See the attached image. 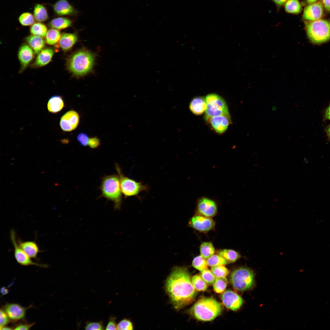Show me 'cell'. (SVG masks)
Instances as JSON below:
<instances>
[{
	"label": "cell",
	"mask_w": 330,
	"mask_h": 330,
	"mask_svg": "<svg viewBox=\"0 0 330 330\" xmlns=\"http://www.w3.org/2000/svg\"><path fill=\"white\" fill-rule=\"evenodd\" d=\"M64 105V101L61 96H53L48 101L47 108L49 112L56 113L61 111Z\"/></svg>",
	"instance_id": "cell-24"
},
{
	"label": "cell",
	"mask_w": 330,
	"mask_h": 330,
	"mask_svg": "<svg viewBox=\"0 0 330 330\" xmlns=\"http://www.w3.org/2000/svg\"><path fill=\"white\" fill-rule=\"evenodd\" d=\"M72 22L70 19L64 17H56L48 23L49 26L58 30L64 29L72 26Z\"/></svg>",
	"instance_id": "cell-25"
},
{
	"label": "cell",
	"mask_w": 330,
	"mask_h": 330,
	"mask_svg": "<svg viewBox=\"0 0 330 330\" xmlns=\"http://www.w3.org/2000/svg\"><path fill=\"white\" fill-rule=\"evenodd\" d=\"M96 57L95 53L87 49H80L67 58L66 68L73 76L83 77L92 71Z\"/></svg>",
	"instance_id": "cell-2"
},
{
	"label": "cell",
	"mask_w": 330,
	"mask_h": 330,
	"mask_svg": "<svg viewBox=\"0 0 330 330\" xmlns=\"http://www.w3.org/2000/svg\"><path fill=\"white\" fill-rule=\"evenodd\" d=\"M192 265L194 268L200 271L207 269L208 266L207 260L201 255L194 258Z\"/></svg>",
	"instance_id": "cell-36"
},
{
	"label": "cell",
	"mask_w": 330,
	"mask_h": 330,
	"mask_svg": "<svg viewBox=\"0 0 330 330\" xmlns=\"http://www.w3.org/2000/svg\"><path fill=\"white\" fill-rule=\"evenodd\" d=\"M116 168L119 177L121 191L125 198L136 196L147 189V185L125 176L117 164H116Z\"/></svg>",
	"instance_id": "cell-8"
},
{
	"label": "cell",
	"mask_w": 330,
	"mask_h": 330,
	"mask_svg": "<svg viewBox=\"0 0 330 330\" xmlns=\"http://www.w3.org/2000/svg\"><path fill=\"white\" fill-rule=\"evenodd\" d=\"M205 98L207 103L205 116L206 120L213 117L229 114L227 104L221 96L211 94Z\"/></svg>",
	"instance_id": "cell-7"
},
{
	"label": "cell",
	"mask_w": 330,
	"mask_h": 330,
	"mask_svg": "<svg viewBox=\"0 0 330 330\" xmlns=\"http://www.w3.org/2000/svg\"><path fill=\"white\" fill-rule=\"evenodd\" d=\"M88 145L91 148H97L100 145V140L97 137L91 138H89Z\"/></svg>",
	"instance_id": "cell-45"
},
{
	"label": "cell",
	"mask_w": 330,
	"mask_h": 330,
	"mask_svg": "<svg viewBox=\"0 0 330 330\" xmlns=\"http://www.w3.org/2000/svg\"><path fill=\"white\" fill-rule=\"evenodd\" d=\"M324 14L323 9L320 2L311 4L304 9L303 14V19L313 21L320 19Z\"/></svg>",
	"instance_id": "cell-15"
},
{
	"label": "cell",
	"mask_w": 330,
	"mask_h": 330,
	"mask_svg": "<svg viewBox=\"0 0 330 330\" xmlns=\"http://www.w3.org/2000/svg\"><path fill=\"white\" fill-rule=\"evenodd\" d=\"M77 139L78 142L82 146H86L88 144L89 138L86 133H79L77 136Z\"/></svg>",
	"instance_id": "cell-42"
},
{
	"label": "cell",
	"mask_w": 330,
	"mask_h": 330,
	"mask_svg": "<svg viewBox=\"0 0 330 330\" xmlns=\"http://www.w3.org/2000/svg\"><path fill=\"white\" fill-rule=\"evenodd\" d=\"M325 118L330 120V105L327 108L325 113Z\"/></svg>",
	"instance_id": "cell-48"
},
{
	"label": "cell",
	"mask_w": 330,
	"mask_h": 330,
	"mask_svg": "<svg viewBox=\"0 0 330 330\" xmlns=\"http://www.w3.org/2000/svg\"><path fill=\"white\" fill-rule=\"evenodd\" d=\"M189 107L191 112L194 114L197 115L202 114L206 109L205 98L197 97L193 98L190 103Z\"/></svg>",
	"instance_id": "cell-22"
},
{
	"label": "cell",
	"mask_w": 330,
	"mask_h": 330,
	"mask_svg": "<svg viewBox=\"0 0 330 330\" xmlns=\"http://www.w3.org/2000/svg\"><path fill=\"white\" fill-rule=\"evenodd\" d=\"M306 1L309 3L313 4L315 3L317 1V0H306Z\"/></svg>",
	"instance_id": "cell-50"
},
{
	"label": "cell",
	"mask_w": 330,
	"mask_h": 330,
	"mask_svg": "<svg viewBox=\"0 0 330 330\" xmlns=\"http://www.w3.org/2000/svg\"><path fill=\"white\" fill-rule=\"evenodd\" d=\"M84 328L86 330H104L105 327L102 321L99 322H88L86 323Z\"/></svg>",
	"instance_id": "cell-39"
},
{
	"label": "cell",
	"mask_w": 330,
	"mask_h": 330,
	"mask_svg": "<svg viewBox=\"0 0 330 330\" xmlns=\"http://www.w3.org/2000/svg\"><path fill=\"white\" fill-rule=\"evenodd\" d=\"M211 271L216 278L226 277L229 273V270L223 265L212 267Z\"/></svg>",
	"instance_id": "cell-37"
},
{
	"label": "cell",
	"mask_w": 330,
	"mask_h": 330,
	"mask_svg": "<svg viewBox=\"0 0 330 330\" xmlns=\"http://www.w3.org/2000/svg\"><path fill=\"white\" fill-rule=\"evenodd\" d=\"M15 231L12 229L10 231V238L14 248V255L17 262L24 266L34 265L42 268H46L48 266L34 262L19 245L16 240Z\"/></svg>",
	"instance_id": "cell-9"
},
{
	"label": "cell",
	"mask_w": 330,
	"mask_h": 330,
	"mask_svg": "<svg viewBox=\"0 0 330 330\" xmlns=\"http://www.w3.org/2000/svg\"><path fill=\"white\" fill-rule=\"evenodd\" d=\"M54 53L53 49L51 48L43 49L37 54L32 67L38 68L46 65L51 61Z\"/></svg>",
	"instance_id": "cell-19"
},
{
	"label": "cell",
	"mask_w": 330,
	"mask_h": 330,
	"mask_svg": "<svg viewBox=\"0 0 330 330\" xmlns=\"http://www.w3.org/2000/svg\"><path fill=\"white\" fill-rule=\"evenodd\" d=\"M207 121L210 122L215 131L222 134L227 130L230 122L229 114L223 115L212 117Z\"/></svg>",
	"instance_id": "cell-18"
},
{
	"label": "cell",
	"mask_w": 330,
	"mask_h": 330,
	"mask_svg": "<svg viewBox=\"0 0 330 330\" xmlns=\"http://www.w3.org/2000/svg\"><path fill=\"white\" fill-rule=\"evenodd\" d=\"M30 31L32 35L43 38L45 37L48 30L45 25L41 22H37L31 26Z\"/></svg>",
	"instance_id": "cell-29"
},
{
	"label": "cell",
	"mask_w": 330,
	"mask_h": 330,
	"mask_svg": "<svg viewBox=\"0 0 330 330\" xmlns=\"http://www.w3.org/2000/svg\"><path fill=\"white\" fill-rule=\"evenodd\" d=\"M25 41L35 54H38L45 46L46 41L42 38L33 35L27 37Z\"/></svg>",
	"instance_id": "cell-23"
},
{
	"label": "cell",
	"mask_w": 330,
	"mask_h": 330,
	"mask_svg": "<svg viewBox=\"0 0 330 330\" xmlns=\"http://www.w3.org/2000/svg\"><path fill=\"white\" fill-rule=\"evenodd\" d=\"M31 307L32 306H30L24 307L17 303H8L4 306L2 309L10 321L16 322L24 319L27 310Z\"/></svg>",
	"instance_id": "cell-12"
},
{
	"label": "cell",
	"mask_w": 330,
	"mask_h": 330,
	"mask_svg": "<svg viewBox=\"0 0 330 330\" xmlns=\"http://www.w3.org/2000/svg\"><path fill=\"white\" fill-rule=\"evenodd\" d=\"M165 288L171 303L177 310L191 303L196 296L190 273L185 266L173 268L166 280Z\"/></svg>",
	"instance_id": "cell-1"
},
{
	"label": "cell",
	"mask_w": 330,
	"mask_h": 330,
	"mask_svg": "<svg viewBox=\"0 0 330 330\" xmlns=\"http://www.w3.org/2000/svg\"><path fill=\"white\" fill-rule=\"evenodd\" d=\"M207 261L208 265L211 267L225 266L228 263L225 258L218 254L214 255L207 258Z\"/></svg>",
	"instance_id": "cell-35"
},
{
	"label": "cell",
	"mask_w": 330,
	"mask_h": 330,
	"mask_svg": "<svg viewBox=\"0 0 330 330\" xmlns=\"http://www.w3.org/2000/svg\"><path fill=\"white\" fill-rule=\"evenodd\" d=\"M217 254L225 258L228 262H235L240 257V253L233 250L223 249L217 252Z\"/></svg>",
	"instance_id": "cell-28"
},
{
	"label": "cell",
	"mask_w": 330,
	"mask_h": 330,
	"mask_svg": "<svg viewBox=\"0 0 330 330\" xmlns=\"http://www.w3.org/2000/svg\"><path fill=\"white\" fill-rule=\"evenodd\" d=\"M0 328L6 326L10 321L7 314L2 308H1L0 312Z\"/></svg>",
	"instance_id": "cell-41"
},
{
	"label": "cell",
	"mask_w": 330,
	"mask_h": 330,
	"mask_svg": "<svg viewBox=\"0 0 330 330\" xmlns=\"http://www.w3.org/2000/svg\"><path fill=\"white\" fill-rule=\"evenodd\" d=\"M13 329V328L7 326H5L0 328V330H12Z\"/></svg>",
	"instance_id": "cell-49"
},
{
	"label": "cell",
	"mask_w": 330,
	"mask_h": 330,
	"mask_svg": "<svg viewBox=\"0 0 330 330\" xmlns=\"http://www.w3.org/2000/svg\"><path fill=\"white\" fill-rule=\"evenodd\" d=\"M78 40V36L76 33H63L61 34L57 46H59L64 52L70 50Z\"/></svg>",
	"instance_id": "cell-20"
},
{
	"label": "cell",
	"mask_w": 330,
	"mask_h": 330,
	"mask_svg": "<svg viewBox=\"0 0 330 330\" xmlns=\"http://www.w3.org/2000/svg\"><path fill=\"white\" fill-rule=\"evenodd\" d=\"M230 281L235 290L244 291L252 288L255 284V275L251 269L240 267L234 270L230 276Z\"/></svg>",
	"instance_id": "cell-6"
},
{
	"label": "cell",
	"mask_w": 330,
	"mask_h": 330,
	"mask_svg": "<svg viewBox=\"0 0 330 330\" xmlns=\"http://www.w3.org/2000/svg\"><path fill=\"white\" fill-rule=\"evenodd\" d=\"M117 328L118 330H130L133 329V327L130 320L124 318L117 324Z\"/></svg>",
	"instance_id": "cell-40"
},
{
	"label": "cell",
	"mask_w": 330,
	"mask_h": 330,
	"mask_svg": "<svg viewBox=\"0 0 330 330\" xmlns=\"http://www.w3.org/2000/svg\"><path fill=\"white\" fill-rule=\"evenodd\" d=\"M286 11L292 14H296L302 10V6L298 0H287L284 4Z\"/></svg>",
	"instance_id": "cell-31"
},
{
	"label": "cell",
	"mask_w": 330,
	"mask_h": 330,
	"mask_svg": "<svg viewBox=\"0 0 330 330\" xmlns=\"http://www.w3.org/2000/svg\"><path fill=\"white\" fill-rule=\"evenodd\" d=\"M4 288H3L2 289V293L4 294H5L6 293H8V290L7 289Z\"/></svg>",
	"instance_id": "cell-51"
},
{
	"label": "cell",
	"mask_w": 330,
	"mask_h": 330,
	"mask_svg": "<svg viewBox=\"0 0 330 330\" xmlns=\"http://www.w3.org/2000/svg\"><path fill=\"white\" fill-rule=\"evenodd\" d=\"M328 134L329 136L330 137V126H329V128H328Z\"/></svg>",
	"instance_id": "cell-52"
},
{
	"label": "cell",
	"mask_w": 330,
	"mask_h": 330,
	"mask_svg": "<svg viewBox=\"0 0 330 330\" xmlns=\"http://www.w3.org/2000/svg\"><path fill=\"white\" fill-rule=\"evenodd\" d=\"M189 225L200 232H207L214 228L215 222L211 218L196 214L189 220Z\"/></svg>",
	"instance_id": "cell-11"
},
{
	"label": "cell",
	"mask_w": 330,
	"mask_h": 330,
	"mask_svg": "<svg viewBox=\"0 0 330 330\" xmlns=\"http://www.w3.org/2000/svg\"><path fill=\"white\" fill-rule=\"evenodd\" d=\"M102 196L114 203L115 210H119L122 195L119 175L115 174L105 176L100 186Z\"/></svg>",
	"instance_id": "cell-4"
},
{
	"label": "cell",
	"mask_w": 330,
	"mask_h": 330,
	"mask_svg": "<svg viewBox=\"0 0 330 330\" xmlns=\"http://www.w3.org/2000/svg\"><path fill=\"white\" fill-rule=\"evenodd\" d=\"M116 317L111 316L109 319L108 324L106 327V330H117V324L116 321Z\"/></svg>",
	"instance_id": "cell-44"
},
{
	"label": "cell",
	"mask_w": 330,
	"mask_h": 330,
	"mask_svg": "<svg viewBox=\"0 0 330 330\" xmlns=\"http://www.w3.org/2000/svg\"><path fill=\"white\" fill-rule=\"evenodd\" d=\"M200 251L201 255L207 259L215 254V250L211 243L206 242L201 244Z\"/></svg>",
	"instance_id": "cell-30"
},
{
	"label": "cell",
	"mask_w": 330,
	"mask_h": 330,
	"mask_svg": "<svg viewBox=\"0 0 330 330\" xmlns=\"http://www.w3.org/2000/svg\"><path fill=\"white\" fill-rule=\"evenodd\" d=\"M308 38L314 43L320 44L330 39V21L324 19L306 22Z\"/></svg>",
	"instance_id": "cell-5"
},
{
	"label": "cell",
	"mask_w": 330,
	"mask_h": 330,
	"mask_svg": "<svg viewBox=\"0 0 330 330\" xmlns=\"http://www.w3.org/2000/svg\"><path fill=\"white\" fill-rule=\"evenodd\" d=\"M217 206L215 202L206 197L198 199L196 209V214L211 218L217 212Z\"/></svg>",
	"instance_id": "cell-10"
},
{
	"label": "cell",
	"mask_w": 330,
	"mask_h": 330,
	"mask_svg": "<svg viewBox=\"0 0 330 330\" xmlns=\"http://www.w3.org/2000/svg\"><path fill=\"white\" fill-rule=\"evenodd\" d=\"M34 323H29L25 322H20L16 324L13 326L14 330H29L34 325Z\"/></svg>",
	"instance_id": "cell-43"
},
{
	"label": "cell",
	"mask_w": 330,
	"mask_h": 330,
	"mask_svg": "<svg viewBox=\"0 0 330 330\" xmlns=\"http://www.w3.org/2000/svg\"><path fill=\"white\" fill-rule=\"evenodd\" d=\"M34 53L28 45L23 44L20 47L18 53V57L21 67L20 72L23 71L29 65L34 57Z\"/></svg>",
	"instance_id": "cell-16"
},
{
	"label": "cell",
	"mask_w": 330,
	"mask_h": 330,
	"mask_svg": "<svg viewBox=\"0 0 330 330\" xmlns=\"http://www.w3.org/2000/svg\"><path fill=\"white\" fill-rule=\"evenodd\" d=\"M192 284L196 291H204L207 288V284L199 275L193 276L191 278Z\"/></svg>",
	"instance_id": "cell-32"
},
{
	"label": "cell",
	"mask_w": 330,
	"mask_h": 330,
	"mask_svg": "<svg viewBox=\"0 0 330 330\" xmlns=\"http://www.w3.org/2000/svg\"><path fill=\"white\" fill-rule=\"evenodd\" d=\"M228 284V280L226 277L216 278L213 284L214 291L218 293H221L225 291Z\"/></svg>",
	"instance_id": "cell-33"
},
{
	"label": "cell",
	"mask_w": 330,
	"mask_h": 330,
	"mask_svg": "<svg viewBox=\"0 0 330 330\" xmlns=\"http://www.w3.org/2000/svg\"><path fill=\"white\" fill-rule=\"evenodd\" d=\"M79 121L78 113L73 110L65 113L61 118L60 125L61 129L64 131H71L75 129Z\"/></svg>",
	"instance_id": "cell-14"
},
{
	"label": "cell",
	"mask_w": 330,
	"mask_h": 330,
	"mask_svg": "<svg viewBox=\"0 0 330 330\" xmlns=\"http://www.w3.org/2000/svg\"><path fill=\"white\" fill-rule=\"evenodd\" d=\"M221 298L225 307L233 311L238 310L243 303V300L241 297L230 290L225 292L221 295Z\"/></svg>",
	"instance_id": "cell-13"
},
{
	"label": "cell",
	"mask_w": 330,
	"mask_h": 330,
	"mask_svg": "<svg viewBox=\"0 0 330 330\" xmlns=\"http://www.w3.org/2000/svg\"><path fill=\"white\" fill-rule=\"evenodd\" d=\"M61 34L59 30L51 28L48 30L45 36V41L50 45H57L59 41Z\"/></svg>",
	"instance_id": "cell-27"
},
{
	"label": "cell",
	"mask_w": 330,
	"mask_h": 330,
	"mask_svg": "<svg viewBox=\"0 0 330 330\" xmlns=\"http://www.w3.org/2000/svg\"><path fill=\"white\" fill-rule=\"evenodd\" d=\"M52 7L55 13L58 16H75L78 12L67 0H58Z\"/></svg>",
	"instance_id": "cell-17"
},
{
	"label": "cell",
	"mask_w": 330,
	"mask_h": 330,
	"mask_svg": "<svg viewBox=\"0 0 330 330\" xmlns=\"http://www.w3.org/2000/svg\"><path fill=\"white\" fill-rule=\"evenodd\" d=\"M221 304L212 297H204L198 300L191 308L190 314L197 320L211 321L220 315Z\"/></svg>",
	"instance_id": "cell-3"
},
{
	"label": "cell",
	"mask_w": 330,
	"mask_h": 330,
	"mask_svg": "<svg viewBox=\"0 0 330 330\" xmlns=\"http://www.w3.org/2000/svg\"><path fill=\"white\" fill-rule=\"evenodd\" d=\"M323 4L326 10L330 11V0H322Z\"/></svg>",
	"instance_id": "cell-46"
},
{
	"label": "cell",
	"mask_w": 330,
	"mask_h": 330,
	"mask_svg": "<svg viewBox=\"0 0 330 330\" xmlns=\"http://www.w3.org/2000/svg\"><path fill=\"white\" fill-rule=\"evenodd\" d=\"M17 242L19 246L30 258L37 259V255L41 251L35 241H24L19 239Z\"/></svg>",
	"instance_id": "cell-21"
},
{
	"label": "cell",
	"mask_w": 330,
	"mask_h": 330,
	"mask_svg": "<svg viewBox=\"0 0 330 330\" xmlns=\"http://www.w3.org/2000/svg\"><path fill=\"white\" fill-rule=\"evenodd\" d=\"M35 20L34 15L29 12L22 13L18 17L19 23L24 26L32 25L35 23Z\"/></svg>",
	"instance_id": "cell-34"
},
{
	"label": "cell",
	"mask_w": 330,
	"mask_h": 330,
	"mask_svg": "<svg viewBox=\"0 0 330 330\" xmlns=\"http://www.w3.org/2000/svg\"><path fill=\"white\" fill-rule=\"evenodd\" d=\"M278 6H281L284 5L287 0H272Z\"/></svg>",
	"instance_id": "cell-47"
},
{
	"label": "cell",
	"mask_w": 330,
	"mask_h": 330,
	"mask_svg": "<svg viewBox=\"0 0 330 330\" xmlns=\"http://www.w3.org/2000/svg\"><path fill=\"white\" fill-rule=\"evenodd\" d=\"M200 276L209 285H212L215 279V277L211 271L207 269L201 271Z\"/></svg>",
	"instance_id": "cell-38"
},
{
	"label": "cell",
	"mask_w": 330,
	"mask_h": 330,
	"mask_svg": "<svg viewBox=\"0 0 330 330\" xmlns=\"http://www.w3.org/2000/svg\"><path fill=\"white\" fill-rule=\"evenodd\" d=\"M33 15L35 20L38 22L46 21L49 18L47 10L44 5L36 3L33 10Z\"/></svg>",
	"instance_id": "cell-26"
}]
</instances>
